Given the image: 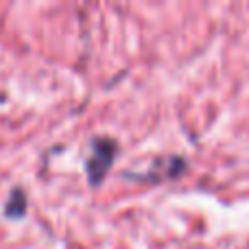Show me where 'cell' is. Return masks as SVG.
<instances>
[{
	"instance_id": "1",
	"label": "cell",
	"mask_w": 249,
	"mask_h": 249,
	"mask_svg": "<svg viewBox=\"0 0 249 249\" xmlns=\"http://www.w3.org/2000/svg\"><path fill=\"white\" fill-rule=\"evenodd\" d=\"M112 153H114L112 142H96L94 144V155L88 162V168H90V175L94 181H99L103 177V173L107 171V166L112 164Z\"/></svg>"
}]
</instances>
